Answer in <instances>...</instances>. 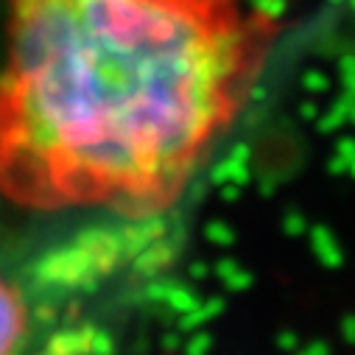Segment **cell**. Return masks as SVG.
Here are the masks:
<instances>
[{"label": "cell", "mask_w": 355, "mask_h": 355, "mask_svg": "<svg viewBox=\"0 0 355 355\" xmlns=\"http://www.w3.org/2000/svg\"><path fill=\"white\" fill-rule=\"evenodd\" d=\"M275 34L252 0H9L0 188L40 210H162Z\"/></svg>", "instance_id": "obj_1"}, {"label": "cell", "mask_w": 355, "mask_h": 355, "mask_svg": "<svg viewBox=\"0 0 355 355\" xmlns=\"http://www.w3.org/2000/svg\"><path fill=\"white\" fill-rule=\"evenodd\" d=\"M31 336V311L23 294L0 275V355H26Z\"/></svg>", "instance_id": "obj_2"}]
</instances>
